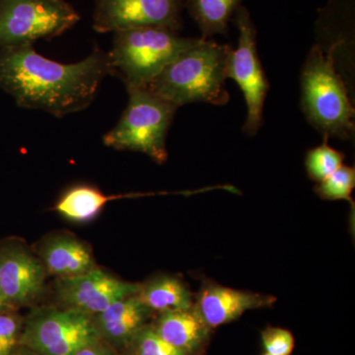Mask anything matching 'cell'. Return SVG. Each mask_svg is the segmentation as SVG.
Instances as JSON below:
<instances>
[{
    "mask_svg": "<svg viewBox=\"0 0 355 355\" xmlns=\"http://www.w3.org/2000/svg\"><path fill=\"white\" fill-rule=\"evenodd\" d=\"M108 76V53L99 48L74 64L49 60L33 44L0 49V87L18 106L58 118L88 108Z\"/></svg>",
    "mask_w": 355,
    "mask_h": 355,
    "instance_id": "obj_1",
    "label": "cell"
},
{
    "mask_svg": "<svg viewBox=\"0 0 355 355\" xmlns=\"http://www.w3.org/2000/svg\"><path fill=\"white\" fill-rule=\"evenodd\" d=\"M231 51L227 44L200 38L144 87L178 108L191 103L223 106L229 101L226 80Z\"/></svg>",
    "mask_w": 355,
    "mask_h": 355,
    "instance_id": "obj_2",
    "label": "cell"
},
{
    "mask_svg": "<svg viewBox=\"0 0 355 355\" xmlns=\"http://www.w3.org/2000/svg\"><path fill=\"white\" fill-rule=\"evenodd\" d=\"M338 40L324 51L320 44L311 49L301 76V105L306 119L324 140H343L354 135L355 111L343 77L336 69Z\"/></svg>",
    "mask_w": 355,
    "mask_h": 355,
    "instance_id": "obj_3",
    "label": "cell"
},
{
    "mask_svg": "<svg viewBox=\"0 0 355 355\" xmlns=\"http://www.w3.org/2000/svg\"><path fill=\"white\" fill-rule=\"evenodd\" d=\"M108 51L111 76L128 87H144L200 38H186L163 28H137L114 33Z\"/></svg>",
    "mask_w": 355,
    "mask_h": 355,
    "instance_id": "obj_4",
    "label": "cell"
},
{
    "mask_svg": "<svg viewBox=\"0 0 355 355\" xmlns=\"http://www.w3.org/2000/svg\"><path fill=\"white\" fill-rule=\"evenodd\" d=\"M127 89V108L118 123L105 133L103 142L116 150L146 154L163 164L168 158L166 137L179 108L146 87Z\"/></svg>",
    "mask_w": 355,
    "mask_h": 355,
    "instance_id": "obj_5",
    "label": "cell"
},
{
    "mask_svg": "<svg viewBox=\"0 0 355 355\" xmlns=\"http://www.w3.org/2000/svg\"><path fill=\"white\" fill-rule=\"evenodd\" d=\"M79 19L64 0H0V49L55 38Z\"/></svg>",
    "mask_w": 355,
    "mask_h": 355,
    "instance_id": "obj_6",
    "label": "cell"
},
{
    "mask_svg": "<svg viewBox=\"0 0 355 355\" xmlns=\"http://www.w3.org/2000/svg\"><path fill=\"white\" fill-rule=\"evenodd\" d=\"M100 338L90 315L69 307L44 308L30 316L20 343L38 355H73Z\"/></svg>",
    "mask_w": 355,
    "mask_h": 355,
    "instance_id": "obj_7",
    "label": "cell"
},
{
    "mask_svg": "<svg viewBox=\"0 0 355 355\" xmlns=\"http://www.w3.org/2000/svg\"><path fill=\"white\" fill-rule=\"evenodd\" d=\"M239 38L235 50L231 51L227 67V78L233 79L244 94L247 105V119L243 132L254 137L263 125V112L270 84L261 67L257 29L249 10L240 6L232 18Z\"/></svg>",
    "mask_w": 355,
    "mask_h": 355,
    "instance_id": "obj_8",
    "label": "cell"
},
{
    "mask_svg": "<svg viewBox=\"0 0 355 355\" xmlns=\"http://www.w3.org/2000/svg\"><path fill=\"white\" fill-rule=\"evenodd\" d=\"M182 9L183 0H96L93 28L98 33L147 27L178 32Z\"/></svg>",
    "mask_w": 355,
    "mask_h": 355,
    "instance_id": "obj_9",
    "label": "cell"
},
{
    "mask_svg": "<svg viewBox=\"0 0 355 355\" xmlns=\"http://www.w3.org/2000/svg\"><path fill=\"white\" fill-rule=\"evenodd\" d=\"M140 284L116 279L96 268L90 272L55 280L58 299L72 308L95 316L120 299L135 295Z\"/></svg>",
    "mask_w": 355,
    "mask_h": 355,
    "instance_id": "obj_10",
    "label": "cell"
},
{
    "mask_svg": "<svg viewBox=\"0 0 355 355\" xmlns=\"http://www.w3.org/2000/svg\"><path fill=\"white\" fill-rule=\"evenodd\" d=\"M46 275L40 259L19 243L0 248V293L10 308L34 302L44 291Z\"/></svg>",
    "mask_w": 355,
    "mask_h": 355,
    "instance_id": "obj_11",
    "label": "cell"
},
{
    "mask_svg": "<svg viewBox=\"0 0 355 355\" xmlns=\"http://www.w3.org/2000/svg\"><path fill=\"white\" fill-rule=\"evenodd\" d=\"M275 301V296L268 294L209 284L203 286L195 308L209 328H216L234 321L246 311L270 307Z\"/></svg>",
    "mask_w": 355,
    "mask_h": 355,
    "instance_id": "obj_12",
    "label": "cell"
},
{
    "mask_svg": "<svg viewBox=\"0 0 355 355\" xmlns=\"http://www.w3.org/2000/svg\"><path fill=\"white\" fill-rule=\"evenodd\" d=\"M38 252L46 273L58 279L76 277L97 268L87 245L72 235L46 238L39 245Z\"/></svg>",
    "mask_w": 355,
    "mask_h": 355,
    "instance_id": "obj_13",
    "label": "cell"
},
{
    "mask_svg": "<svg viewBox=\"0 0 355 355\" xmlns=\"http://www.w3.org/2000/svg\"><path fill=\"white\" fill-rule=\"evenodd\" d=\"M147 311L135 294L116 301L92 317L100 336L110 342L125 343L132 342L144 328Z\"/></svg>",
    "mask_w": 355,
    "mask_h": 355,
    "instance_id": "obj_14",
    "label": "cell"
},
{
    "mask_svg": "<svg viewBox=\"0 0 355 355\" xmlns=\"http://www.w3.org/2000/svg\"><path fill=\"white\" fill-rule=\"evenodd\" d=\"M209 327L195 307L162 313L154 330L165 342L188 354L202 345Z\"/></svg>",
    "mask_w": 355,
    "mask_h": 355,
    "instance_id": "obj_15",
    "label": "cell"
},
{
    "mask_svg": "<svg viewBox=\"0 0 355 355\" xmlns=\"http://www.w3.org/2000/svg\"><path fill=\"white\" fill-rule=\"evenodd\" d=\"M137 196L106 195L89 184H77L60 196L53 209L67 220L83 223L94 219L112 200Z\"/></svg>",
    "mask_w": 355,
    "mask_h": 355,
    "instance_id": "obj_16",
    "label": "cell"
},
{
    "mask_svg": "<svg viewBox=\"0 0 355 355\" xmlns=\"http://www.w3.org/2000/svg\"><path fill=\"white\" fill-rule=\"evenodd\" d=\"M137 297L147 309L161 313L193 307L191 295L186 286L181 280L168 275L140 284Z\"/></svg>",
    "mask_w": 355,
    "mask_h": 355,
    "instance_id": "obj_17",
    "label": "cell"
},
{
    "mask_svg": "<svg viewBox=\"0 0 355 355\" xmlns=\"http://www.w3.org/2000/svg\"><path fill=\"white\" fill-rule=\"evenodd\" d=\"M242 0H188L187 7L202 32V39L228 33L229 22Z\"/></svg>",
    "mask_w": 355,
    "mask_h": 355,
    "instance_id": "obj_18",
    "label": "cell"
},
{
    "mask_svg": "<svg viewBox=\"0 0 355 355\" xmlns=\"http://www.w3.org/2000/svg\"><path fill=\"white\" fill-rule=\"evenodd\" d=\"M324 140L321 146L314 147L306 155L305 167L308 176L320 183L343 165L345 155L329 146Z\"/></svg>",
    "mask_w": 355,
    "mask_h": 355,
    "instance_id": "obj_19",
    "label": "cell"
},
{
    "mask_svg": "<svg viewBox=\"0 0 355 355\" xmlns=\"http://www.w3.org/2000/svg\"><path fill=\"white\" fill-rule=\"evenodd\" d=\"M355 187L354 167L343 165L336 171L320 182L315 187V191L320 198L328 200H347L354 209L352 198Z\"/></svg>",
    "mask_w": 355,
    "mask_h": 355,
    "instance_id": "obj_20",
    "label": "cell"
},
{
    "mask_svg": "<svg viewBox=\"0 0 355 355\" xmlns=\"http://www.w3.org/2000/svg\"><path fill=\"white\" fill-rule=\"evenodd\" d=\"M132 343L130 355H187L165 342L154 328H142L132 338Z\"/></svg>",
    "mask_w": 355,
    "mask_h": 355,
    "instance_id": "obj_21",
    "label": "cell"
},
{
    "mask_svg": "<svg viewBox=\"0 0 355 355\" xmlns=\"http://www.w3.org/2000/svg\"><path fill=\"white\" fill-rule=\"evenodd\" d=\"M261 343L266 354L291 355L295 347V338L286 329L268 327L261 331Z\"/></svg>",
    "mask_w": 355,
    "mask_h": 355,
    "instance_id": "obj_22",
    "label": "cell"
},
{
    "mask_svg": "<svg viewBox=\"0 0 355 355\" xmlns=\"http://www.w3.org/2000/svg\"><path fill=\"white\" fill-rule=\"evenodd\" d=\"M20 323L10 313L0 312V355H11L18 342Z\"/></svg>",
    "mask_w": 355,
    "mask_h": 355,
    "instance_id": "obj_23",
    "label": "cell"
},
{
    "mask_svg": "<svg viewBox=\"0 0 355 355\" xmlns=\"http://www.w3.org/2000/svg\"><path fill=\"white\" fill-rule=\"evenodd\" d=\"M73 355H114L113 352L100 340L85 345L83 349L77 350Z\"/></svg>",
    "mask_w": 355,
    "mask_h": 355,
    "instance_id": "obj_24",
    "label": "cell"
},
{
    "mask_svg": "<svg viewBox=\"0 0 355 355\" xmlns=\"http://www.w3.org/2000/svg\"><path fill=\"white\" fill-rule=\"evenodd\" d=\"M10 308V306L7 304L4 298L2 297L1 293H0V312H4Z\"/></svg>",
    "mask_w": 355,
    "mask_h": 355,
    "instance_id": "obj_25",
    "label": "cell"
},
{
    "mask_svg": "<svg viewBox=\"0 0 355 355\" xmlns=\"http://www.w3.org/2000/svg\"><path fill=\"white\" fill-rule=\"evenodd\" d=\"M261 355H272V354H266V352H265V354H261Z\"/></svg>",
    "mask_w": 355,
    "mask_h": 355,
    "instance_id": "obj_26",
    "label": "cell"
}]
</instances>
